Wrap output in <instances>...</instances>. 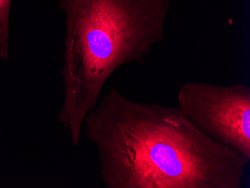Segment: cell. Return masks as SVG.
<instances>
[{"instance_id":"1","label":"cell","mask_w":250,"mask_h":188,"mask_svg":"<svg viewBox=\"0 0 250 188\" xmlns=\"http://www.w3.org/2000/svg\"><path fill=\"white\" fill-rule=\"evenodd\" d=\"M83 130L107 188H241L250 161L198 130L178 106L136 102L115 87Z\"/></svg>"},{"instance_id":"2","label":"cell","mask_w":250,"mask_h":188,"mask_svg":"<svg viewBox=\"0 0 250 188\" xmlns=\"http://www.w3.org/2000/svg\"><path fill=\"white\" fill-rule=\"evenodd\" d=\"M58 7L65 35L57 121L77 146L111 76L125 64H144L164 42L171 0H58Z\"/></svg>"},{"instance_id":"3","label":"cell","mask_w":250,"mask_h":188,"mask_svg":"<svg viewBox=\"0 0 250 188\" xmlns=\"http://www.w3.org/2000/svg\"><path fill=\"white\" fill-rule=\"evenodd\" d=\"M177 104L204 134L250 158V87L188 82L180 86Z\"/></svg>"},{"instance_id":"4","label":"cell","mask_w":250,"mask_h":188,"mask_svg":"<svg viewBox=\"0 0 250 188\" xmlns=\"http://www.w3.org/2000/svg\"><path fill=\"white\" fill-rule=\"evenodd\" d=\"M12 0H0V60L10 56L9 21Z\"/></svg>"}]
</instances>
